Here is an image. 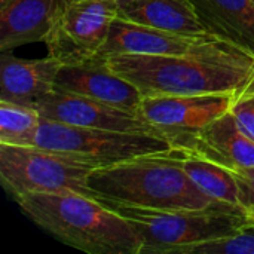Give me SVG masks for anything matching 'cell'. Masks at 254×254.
<instances>
[{
  "instance_id": "cell-16",
  "label": "cell",
  "mask_w": 254,
  "mask_h": 254,
  "mask_svg": "<svg viewBox=\"0 0 254 254\" xmlns=\"http://www.w3.org/2000/svg\"><path fill=\"white\" fill-rule=\"evenodd\" d=\"M207 25L254 54V0H193Z\"/></svg>"
},
{
  "instance_id": "cell-22",
  "label": "cell",
  "mask_w": 254,
  "mask_h": 254,
  "mask_svg": "<svg viewBox=\"0 0 254 254\" xmlns=\"http://www.w3.org/2000/svg\"><path fill=\"white\" fill-rule=\"evenodd\" d=\"M247 214H249V219L254 222V207H252L250 210H247Z\"/></svg>"
},
{
  "instance_id": "cell-14",
  "label": "cell",
  "mask_w": 254,
  "mask_h": 254,
  "mask_svg": "<svg viewBox=\"0 0 254 254\" xmlns=\"http://www.w3.org/2000/svg\"><path fill=\"white\" fill-rule=\"evenodd\" d=\"M119 18L183 36H208L214 31L193 0H118Z\"/></svg>"
},
{
  "instance_id": "cell-12",
  "label": "cell",
  "mask_w": 254,
  "mask_h": 254,
  "mask_svg": "<svg viewBox=\"0 0 254 254\" xmlns=\"http://www.w3.org/2000/svg\"><path fill=\"white\" fill-rule=\"evenodd\" d=\"M63 64L48 55L25 60L9 51L0 55V100L36 107L55 89V80Z\"/></svg>"
},
{
  "instance_id": "cell-23",
  "label": "cell",
  "mask_w": 254,
  "mask_h": 254,
  "mask_svg": "<svg viewBox=\"0 0 254 254\" xmlns=\"http://www.w3.org/2000/svg\"><path fill=\"white\" fill-rule=\"evenodd\" d=\"M7 1H9V0H0V6H3V4H6Z\"/></svg>"
},
{
  "instance_id": "cell-15",
  "label": "cell",
  "mask_w": 254,
  "mask_h": 254,
  "mask_svg": "<svg viewBox=\"0 0 254 254\" xmlns=\"http://www.w3.org/2000/svg\"><path fill=\"white\" fill-rule=\"evenodd\" d=\"M61 0H9L0 6V52L45 42Z\"/></svg>"
},
{
  "instance_id": "cell-17",
  "label": "cell",
  "mask_w": 254,
  "mask_h": 254,
  "mask_svg": "<svg viewBox=\"0 0 254 254\" xmlns=\"http://www.w3.org/2000/svg\"><path fill=\"white\" fill-rule=\"evenodd\" d=\"M182 165L196 188L214 201L241 207L238 183L234 171L204 158L183 152Z\"/></svg>"
},
{
  "instance_id": "cell-3",
  "label": "cell",
  "mask_w": 254,
  "mask_h": 254,
  "mask_svg": "<svg viewBox=\"0 0 254 254\" xmlns=\"http://www.w3.org/2000/svg\"><path fill=\"white\" fill-rule=\"evenodd\" d=\"M182 156L183 152L171 150L100 167L89 174L88 186L100 199L143 208H207L225 204L196 188L183 170Z\"/></svg>"
},
{
  "instance_id": "cell-5",
  "label": "cell",
  "mask_w": 254,
  "mask_h": 254,
  "mask_svg": "<svg viewBox=\"0 0 254 254\" xmlns=\"http://www.w3.org/2000/svg\"><path fill=\"white\" fill-rule=\"evenodd\" d=\"M97 168L98 164L76 155L0 143V182L15 201L36 193L74 192L95 196L88 177Z\"/></svg>"
},
{
  "instance_id": "cell-10",
  "label": "cell",
  "mask_w": 254,
  "mask_h": 254,
  "mask_svg": "<svg viewBox=\"0 0 254 254\" xmlns=\"http://www.w3.org/2000/svg\"><path fill=\"white\" fill-rule=\"evenodd\" d=\"M55 89L131 112H138L144 98L134 83L112 71L103 60L63 65L55 80Z\"/></svg>"
},
{
  "instance_id": "cell-13",
  "label": "cell",
  "mask_w": 254,
  "mask_h": 254,
  "mask_svg": "<svg viewBox=\"0 0 254 254\" xmlns=\"http://www.w3.org/2000/svg\"><path fill=\"white\" fill-rule=\"evenodd\" d=\"M183 152L216 162L231 171L254 167V141L241 129L231 110L199 131Z\"/></svg>"
},
{
  "instance_id": "cell-8",
  "label": "cell",
  "mask_w": 254,
  "mask_h": 254,
  "mask_svg": "<svg viewBox=\"0 0 254 254\" xmlns=\"http://www.w3.org/2000/svg\"><path fill=\"white\" fill-rule=\"evenodd\" d=\"M237 94L144 97L138 113L155 125L176 150H186L199 131L229 112Z\"/></svg>"
},
{
  "instance_id": "cell-2",
  "label": "cell",
  "mask_w": 254,
  "mask_h": 254,
  "mask_svg": "<svg viewBox=\"0 0 254 254\" xmlns=\"http://www.w3.org/2000/svg\"><path fill=\"white\" fill-rule=\"evenodd\" d=\"M19 210L63 244L88 254H140L131 225L95 196L36 193L16 199Z\"/></svg>"
},
{
  "instance_id": "cell-7",
  "label": "cell",
  "mask_w": 254,
  "mask_h": 254,
  "mask_svg": "<svg viewBox=\"0 0 254 254\" xmlns=\"http://www.w3.org/2000/svg\"><path fill=\"white\" fill-rule=\"evenodd\" d=\"M118 16V0H61L45 40L49 55L63 65L95 60Z\"/></svg>"
},
{
  "instance_id": "cell-20",
  "label": "cell",
  "mask_w": 254,
  "mask_h": 254,
  "mask_svg": "<svg viewBox=\"0 0 254 254\" xmlns=\"http://www.w3.org/2000/svg\"><path fill=\"white\" fill-rule=\"evenodd\" d=\"M231 113L235 116L241 129L254 141V79L235 95Z\"/></svg>"
},
{
  "instance_id": "cell-18",
  "label": "cell",
  "mask_w": 254,
  "mask_h": 254,
  "mask_svg": "<svg viewBox=\"0 0 254 254\" xmlns=\"http://www.w3.org/2000/svg\"><path fill=\"white\" fill-rule=\"evenodd\" d=\"M40 122L42 116L36 107L0 100V143L25 144Z\"/></svg>"
},
{
  "instance_id": "cell-6",
  "label": "cell",
  "mask_w": 254,
  "mask_h": 254,
  "mask_svg": "<svg viewBox=\"0 0 254 254\" xmlns=\"http://www.w3.org/2000/svg\"><path fill=\"white\" fill-rule=\"evenodd\" d=\"M22 146H37L76 155L100 167L176 150L167 138L156 135L74 127L48 119H42L37 129Z\"/></svg>"
},
{
  "instance_id": "cell-1",
  "label": "cell",
  "mask_w": 254,
  "mask_h": 254,
  "mask_svg": "<svg viewBox=\"0 0 254 254\" xmlns=\"http://www.w3.org/2000/svg\"><path fill=\"white\" fill-rule=\"evenodd\" d=\"M143 97L238 94L254 79V54L211 34L185 54L112 55L103 60Z\"/></svg>"
},
{
  "instance_id": "cell-19",
  "label": "cell",
  "mask_w": 254,
  "mask_h": 254,
  "mask_svg": "<svg viewBox=\"0 0 254 254\" xmlns=\"http://www.w3.org/2000/svg\"><path fill=\"white\" fill-rule=\"evenodd\" d=\"M186 254H254V222L249 220L229 237L195 246Z\"/></svg>"
},
{
  "instance_id": "cell-11",
  "label": "cell",
  "mask_w": 254,
  "mask_h": 254,
  "mask_svg": "<svg viewBox=\"0 0 254 254\" xmlns=\"http://www.w3.org/2000/svg\"><path fill=\"white\" fill-rule=\"evenodd\" d=\"M214 34V33H213ZM211 36V34H208ZM208 36H183L116 18L95 60L112 55H176L185 54Z\"/></svg>"
},
{
  "instance_id": "cell-21",
  "label": "cell",
  "mask_w": 254,
  "mask_h": 254,
  "mask_svg": "<svg viewBox=\"0 0 254 254\" xmlns=\"http://www.w3.org/2000/svg\"><path fill=\"white\" fill-rule=\"evenodd\" d=\"M238 183L240 204L247 211L254 207V167L243 171H234Z\"/></svg>"
},
{
  "instance_id": "cell-4",
  "label": "cell",
  "mask_w": 254,
  "mask_h": 254,
  "mask_svg": "<svg viewBox=\"0 0 254 254\" xmlns=\"http://www.w3.org/2000/svg\"><path fill=\"white\" fill-rule=\"evenodd\" d=\"M100 201L131 225L141 243L140 254H186L195 246L235 234L250 220L243 207L231 204L156 210Z\"/></svg>"
},
{
  "instance_id": "cell-9",
  "label": "cell",
  "mask_w": 254,
  "mask_h": 254,
  "mask_svg": "<svg viewBox=\"0 0 254 254\" xmlns=\"http://www.w3.org/2000/svg\"><path fill=\"white\" fill-rule=\"evenodd\" d=\"M36 109L42 119L55 121L74 127L97 128L116 132L149 134L164 137V134L144 119L138 112L119 109L92 98L54 89Z\"/></svg>"
}]
</instances>
